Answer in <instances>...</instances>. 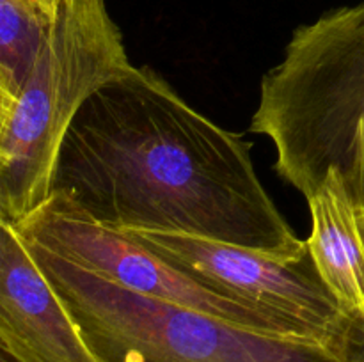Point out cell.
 <instances>
[{"instance_id":"obj_1","label":"cell","mask_w":364,"mask_h":362,"mask_svg":"<svg viewBox=\"0 0 364 362\" xmlns=\"http://www.w3.org/2000/svg\"><path fill=\"white\" fill-rule=\"evenodd\" d=\"M251 149L156 71L132 66L78 110L52 192L110 229L188 234L302 263L308 243L262 185Z\"/></svg>"},{"instance_id":"obj_2","label":"cell","mask_w":364,"mask_h":362,"mask_svg":"<svg viewBox=\"0 0 364 362\" xmlns=\"http://www.w3.org/2000/svg\"><path fill=\"white\" fill-rule=\"evenodd\" d=\"M134 64L105 0H63L0 130V216L11 226L52 194L60 146L89 96Z\"/></svg>"},{"instance_id":"obj_3","label":"cell","mask_w":364,"mask_h":362,"mask_svg":"<svg viewBox=\"0 0 364 362\" xmlns=\"http://www.w3.org/2000/svg\"><path fill=\"white\" fill-rule=\"evenodd\" d=\"M364 124V2L295 28L263 77L252 133L276 148V170L304 197L340 167Z\"/></svg>"},{"instance_id":"obj_4","label":"cell","mask_w":364,"mask_h":362,"mask_svg":"<svg viewBox=\"0 0 364 362\" xmlns=\"http://www.w3.org/2000/svg\"><path fill=\"white\" fill-rule=\"evenodd\" d=\"M25 245L98 362H340L313 341L256 332L144 297Z\"/></svg>"},{"instance_id":"obj_5","label":"cell","mask_w":364,"mask_h":362,"mask_svg":"<svg viewBox=\"0 0 364 362\" xmlns=\"http://www.w3.org/2000/svg\"><path fill=\"white\" fill-rule=\"evenodd\" d=\"M14 229L25 243L134 293L203 311L256 332L302 339L283 319L210 290L123 231L96 222L63 192H52L14 224Z\"/></svg>"},{"instance_id":"obj_6","label":"cell","mask_w":364,"mask_h":362,"mask_svg":"<svg viewBox=\"0 0 364 362\" xmlns=\"http://www.w3.org/2000/svg\"><path fill=\"white\" fill-rule=\"evenodd\" d=\"M206 287L283 319L306 341L329 350L345 312L318 273L265 252L188 234L123 231Z\"/></svg>"},{"instance_id":"obj_7","label":"cell","mask_w":364,"mask_h":362,"mask_svg":"<svg viewBox=\"0 0 364 362\" xmlns=\"http://www.w3.org/2000/svg\"><path fill=\"white\" fill-rule=\"evenodd\" d=\"M0 343L20 362H98L25 241L2 216Z\"/></svg>"},{"instance_id":"obj_8","label":"cell","mask_w":364,"mask_h":362,"mask_svg":"<svg viewBox=\"0 0 364 362\" xmlns=\"http://www.w3.org/2000/svg\"><path fill=\"white\" fill-rule=\"evenodd\" d=\"M308 256L343 312L364 309V206L354 201L336 167L309 197Z\"/></svg>"},{"instance_id":"obj_9","label":"cell","mask_w":364,"mask_h":362,"mask_svg":"<svg viewBox=\"0 0 364 362\" xmlns=\"http://www.w3.org/2000/svg\"><path fill=\"white\" fill-rule=\"evenodd\" d=\"M55 13L39 0H0V73L14 99L52 31Z\"/></svg>"},{"instance_id":"obj_10","label":"cell","mask_w":364,"mask_h":362,"mask_svg":"<svg viewBox=\"0 0 364 362\" xmlns=\"http://www.w3.org/2000/svg\"><path fill=\"white\" fill-rule=\"evenodd\" d=\"M329 351L340 362H364V309L345 312L343 325Z\"/></svg>"},{"instance_id":"obj_11","label":"cell","mask_w":364,"mask_h":362,"mask_svg":"<svg viewBox=\"0 0 364 362\" xmlns=\"http://www.w3.org/2000/svg\"><path fill=\"white\" fill-rule=\"evenodd\" d=\"M341 172L348 194L364 206V124L355 130L343 162L336 167Z\"/></svg>"},{"instance_id":"obj_12","label":"cell","mask_w":364,"mask_h":362,"mask_svg":"<svg viewBox=\"0 0 364 362\" xmlns=\"http://www.w3.org/2000/svg\"><path fill=\"white\" fill-rule=\"evenodd\" d=\"M13 103H14V96L11 94L9 87H7L6 80H4L2 73H0V130H2L4 123H6V117L7 114H9Z\"/></svg>"},{"instance_id":"obj_13","label":"cell","mask_w":364,"mask_h":362,"mask_svg":"<svg viewBox=\"0 0 364 362\" xmlns=\"http://www.w3.org/2000/svg\"><path fill=\"white\" fill-rule=\"evenodd\" d=\"M0 362H20V361H18L14 355H11L9 351H7V348L0 343Z\"/></svg>"},{"instance_id":"obj_14","label":"cell","mask_w":364,"mask_h":362,"mask_svg":"<svg viewBox=\"0 0 364 362\" xmlns=\"http://www.w3.org/2000/svg\"><path fill=\"white\" fill-rule=\"evenodd\" d=\"M39 2H41L43 6L48 7L50 11H53V13H55V11L59 9V6H60V2H63V0H39Z\"/></svg>"}]
</instances>
